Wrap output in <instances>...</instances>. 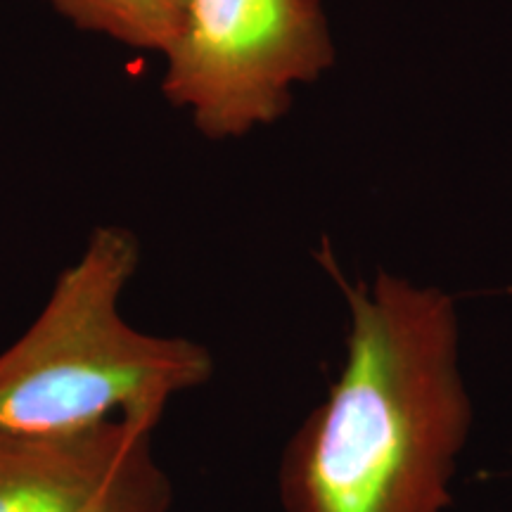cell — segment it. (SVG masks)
<instances>
[{
    "label": "cell",
    "instance_id": "6da1fadb",
    "mask_svg": "<svg viewBox=\"0 0 512 512\" xmlns=\"http://www.w3.org/2000/svg\"><path fill=\"white\" fill-rule=\"evenodd\" d=\"M320 261L347 299V349L328 396L287 441L280 505L448 512L475 427L456 299L384 268L347 280L328 247Z\"/></svg>",
    "mask_w": 512,
    "mask_h": 512
},
{
    "label": "cell",
    "instance_id": "7a4b0ae2",
    "mask_svg": "<svg viewBox=\"0 0 512 512\" xmlns=\"http://www.w3.org/2000/svg\"><path fill=\"white\" fill-rule=\"evenodd\" d=\"M140 266L124 226H98L57 275L46 306L0 354V430L50 432L140 420L214 377V356L188 337L150 335L121 313Z\"/></svg>",
    "mask_w": 512,
    "mask_h": 512
},
{
    "label": "cell",
    "instance_id": "3957f363",
    "mask_svg": "<svg viewBox=\"0 0 512 512\" xmlns=\"http://www.w3.org/2000/svg\"><path fill=\"white\" fill-rule=\"evenodd\" d=\"M162 93L211 140L271 126L337 60L320 0H188Z\"/></svg>",
    "mask_w": 512,
    "mask_h": 512
},
{
    "label": "cell",
    "instance_id": "277c9868",
    "mask_svg": "<svg viewBox=\"0 0 512 512\" xmlns=\"http://www.w3.org/2000/svg\"><path fill=\"white\" fill-rule=\"evenodd\" d=\"M155 425L0 430V512H171L174 486L152 451Z\"/></svg>",
    "mask_w": 512,
    "mask_h": 512
},
{
    "label": "cell",
    "instance_id": "5b68a950",
    "mask_svg": "<svg viewBox=\"0 0 512 512\" xmlns=\"http://www.w3.org/2000/svg\"><path fill=\"white\" fill-rule=\"evenodd\" d=\"M81 29L164 55L181 31L188 0H50Z\"/></svg>",
    "mask_w": 512,
    "mask_h": 512
}]
</instances>
